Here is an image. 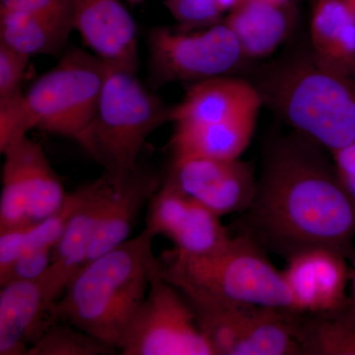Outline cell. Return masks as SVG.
Wrapping results in <instances>:
<instances>
[{
	"instance_id": "cb8c5ba5",
	"label": "cell",
	"mask_w": 355,
	"mask_h": 355,
	"mask_svg": "<svg viewBox=\"0 0 355 355\" xmlns=\"http://www.w3.org/2000/svg\"><path fill=\"white\" fill-rule=\"evenodd\" d=\"M114 347L64 322H51L27 355H107Z\"/></svg>"
},
{
	"instance_id": "4fadbf2b",
	"label": "cell",
	"mask_w": 355,
	"mask_h": 355,
	"mask_svg": "<svg viewBox=\"0 0 355 355\" xmlns=\"http://www.w3.org/2000/svg\"><path fill=\"white\" fill-rule=\"evenodd\" d=\"M111 189L112 181L107 174L83 186V200L53 248L50 268L42 275L51 307L87 263L91 243Z\"/></svg>"
},
{
	"instance_id": "ba28073f",
	"label": "cell",
	"mask_w": 355,
	"mask_h": 355,
	"mask_svg": "<svg viewBox=\"0 0 355 355\" xmlns=\"http://www.w3.org/2000/svg\"><path fill=\"white\" fill-rule=\"evenodd\" d=\"M147 44L149 77L156 87L230 76L247 60L225 22L198 31L153 28Z\"/></svg>"
},
{
	"instance_id": "83f0119b",
	"label": "cell",
	"mask_w": 355,
	"mask_h": 355,
	"mask_svg": "<svg viewBox=\"0 0 355 355\" xmlns=\"http://www.w3.org/2000/svg\"><path fill=\"white\" fill-rule=\"evenodd\" d=\"M30 58L0 43V99L23 92V77Z\"/></svg>"
},
{
	"instance_id": "d6a6232c",
	"label": "cell",
	"mask_w": 355,
	"mask_h": 355,
	"mask_svg": "<svg viewBox=\"0 0 355 355\" xmlns=\"http://www.w3.org/2000/svg\"><path fill=\"white\" fill-rule=\"evenodd\" d=\"M352 261V277H350V295L349 296V312L352 313V316L355 318V247L354 253L349 259Z\"/></svg>"
},
{
	"instance_id": "4316f807",
	"label": "cell",
	"mask_w": 355,
	"mask_h": 355,
	"mask_svg": "<svg viewBox=\"0 0 355 355\" xmlns=\"http://www.w3.org/2000/svg\"><path fill=\"white\" fill-rule=\"evenodd\" d=\"M33 130L25 92L0 99V153Z\"/></svg>"
},
{
	"instance_id": "8fae6325",
	"label": "cell",
	"mask_w": 355,
	"mask_h": 355,
	"mask_svg": "<svg viewBox=\"0 0 355 355\" xmlns=\"http://www.w3.org/2000/svg\"><path fill=\"white\" fill-rule=\"evenodd\" d=\"M220 218L166 179L149 202L146 228L171 239L179 253L205 256L232 238Z\"/></svg>"
},
{
	"instance_id": "484cf974",
	"label": "cell",
	"mask_w": 355,
	"mask_h": 355,
	"mask_svg": "<svg viewBox=\"0 0 355 355\" xmlns=\"http://www.w3.org/2000/svg\"><path fill=\"white\" fill-rule=\"evenodd\" d=\"M165 6L183 31L218 24L224 13L218 0H166Z\"/></svg>"
},
{
	"instance_id": "7402d4cb",
	"label": "cell",
	"mask_w": 355,
	"mask_h": 355,
	"mask_svg": "<svg viewBox=\"0 0 355 355\" xmlns=\"http://www.w3.org/2000/svg\"><path fill=\"white\" fill-rule=\"evenodd\" d=\"M72 30V21L0 10V43L30 57L62 53Z\"/></svg>"
},
{
	"instance_id": "e575fe53",
	"label": "cell",
	"mask_w": 355,
	"mask_h": 355,
	"mask_svg": "<svg viewBox=\"0 0 355 355\" xmlns=\"http://www.w3.org/2000/svg\"><path fill=\"white\" fill-rule=\"evenodd\" d=\"M350 6L352 7V10L354 11L355 13V0H349Z\"/></svg>"
},
{
	"instance_id": "836d02e7",
	"label": "cell",
	"mask_w": 355,
	"mask_h": 355,
	"mask_svg": "<svg viewBox=\"0 0 355 355\" xmlns=\"http://www.w3.org/2000/svg\"><path fill=\"white\" fill-rule=\"evenodd\" d=\"M241 1L242 0H218L219 4H220L222 10H223L224 12H225V11L232 10V9L237 6Z\"/></svg>"
},
{
	"instance_id": "1f68e13d",
	"label": "cell",
	"mask_w": 355,
	"mask_h": 355,
	"mask_svg": "<svg viewBox=\"0 0 355 355\" xmlns=\"http://www.w3.org/2000/svg\"><path fill=\"white\" fill-rule=\"evenodd\" d=\"M338 181L355 205V142L331 153Z\"/></svg>"
},
{
	"instance_id": "603a6c76",
	"label": "cell",
	"mask_w": 355,
	"mask_h": 355,
	"mask_svg": "<svg viewBox=\"0 0 355 355\" xmlns=\"http://www.w3.org/2000/svg\"><path fill=\"white\" fill-rule=\"evenodd\" d=\"M297 324L302 354L355 355V318L347 306L327 314L299 313Z\"/></svg>"
},
{
	"instance_id": "7a4b0ae2",
	"label": "cell",
	"mask_w": 355,
	"mask_h": 355,
	"mask_svg": "<svg viewBox=\"0 0 355 355\" xmlns=\"http://www.w3.org/2000/svg\"><path fill=\"white\" fill-rule=\"evenodd\" d=\"M155 237L144 228L137 237L86 263L51 305V321L72 324L120 349L159 270Z\"/></svg>"
},
{
	"instance_id": "5bb4252c",
	"label": "cell",
	"mask_w": 355,
	"mask_h": 355,
	"mask_svg": "<svg viewBox=\"0 0 355 355\" xmlns=\"http://www.w3.org/2000/svg\"><path fill=\"white\" fill-rule=\"evenodd\" d=\"M73 27L94 55L112 67L137 71V25L121 0H72Z\"/></svg>"
},
{
	"instance_id": "44dd1931",
	"label": "cell",
	"mask_w": 355,
	"mask_h": 355,
	"mask_svg": "<svg viewBox=\"0 0 355 355\" xmlns=\"http://www.w3.org/2000/svg\"><path fill=\"white\" fill-rule=\"evenodd\" d=\"M286 3L272 0H242L224 22L234 33L246 58L272 55L291 29Z\"/></svg>"
},
{
	"instance_id": "5b68a950",
	"label": "cell",
	"mask_w": 355,
	"mask_h": 355,
	"mask_svg": "<svg viewBox=\"0 0 355 355\" xmlns=\"http://www.w3.org/2000/svg\"><path fill=\"white\" fill-rule=\"evenodd\" d=\"M108 65L95 116L83 146L119 179L139 167V156L149 135L167 121L171 108L137 78V71Z\"/></svg>"
},
{
	"instance_id": "277c9868",
	"label": "cell",
	"mask_w": 355,
	"mask_h": 355,
	"mask_svg": "<svg viewBox=\"0 0 355 355\" xmlns=\"http://www.w3.org/2000/svg\"><path fill=\"white\" fill-rule=\"evenodd\" d=\"M266 252L251 235L243 233L205 256H188L174 249L165 252L158 258L159 270L186 298L294 311L284 275Z\"/></svg>"
},
{
	"instance_id": "d6986e66",
	"label": "cell",
	"mask_w": 355,
	"mask_h": 355,
	"mask_svg": "<svg viewBox=\"0 0 355 355\" xmlns=\"http://www.w3.org/2000/svg\"><path fill=\"white\" fill-rule=\"evenodd\" d=\"M310 37L315 58L355 83V13L349 0H318Z\"/></svg>"
},
{
	"instance_id": "e0dca14e",
	"label": "cell",
	"mask_w": 355,
	"mask_h": 355,
	"mask_svg": "<svg viewBox=\"0 0 355 355\" xmlns=\"http://www.w3.org/2000/svg\"><path fill=\"white\" fill-rule=\"evenodd\" d=\"M42 277L14 280L0 291V355H27L51 323Z\"/></svg>"
},
{
	"instance_id": "f546056e",
	"label": "cell",
	"mask_w": 355,
	"mask_h": 355,
	"mask_svg": "<svg viewBox=\"0 0 355 355\" xmlns=\"http://www.w3.org/2000/svg\"><path fill=\"white\" fill-rule=\"evenodd\" d=\"M0 10L32 14L73 22L72 0H0Z\"/></svg>"
},
{
	"instance_id": "d4e9b609",
	"label": "cell",
	"mask_w": 355,
	"mask_h": 355,
	"mask_svg": "<svg viewBox=\"0 0 355 355\" xmlns=\"http://www.w3.org/2000/svg\"><path fill=\"white\" fill-rule=\"evenodd\" d=\"M83 193V187H81L73 193H69L64 205L55 214L39 223L33 224L26 250L41 247L55 248L80 205Z\"/></svg>"
},
{
	"instance_id": "52a82bcc",
	"label": "cell",
	"mask_w": 355,
	"mask_h": 355,
	"mask_svg": "<svg viewBox=\"0 0 355 355\" xmlns=\"http://www.w3.org/2000/svg\"><path fill=\"white\" fill-rule=\"evenodd\" d=\"M186 299L216 355L302 354L297 312L211 299Z\"/></svg>"
},
{
	"instance_id": "ac0fdd59",
	"label": "cell",
	"mask_w": 355,
	"mask_h": 355,
	"mask_svg": "<svg viewBox=\"0 0 355 355\" xmlns=\"http://www.w3.org/2000/svg\"><path fill=\"white\" fill-rule=\"evenodd\" d=\"M2 154L3 167L16 176L29 200L32 223L43 221L64 205L67 193L39 144L26 135Z\"/></svg>"
},
{
	"instance_id": "f1b7e54d",
	"label": "cell",
	"mask_w": 355,
	"mask_h": 355,
	"mask_svg": "<svg viewBox=\"0 0 355 355\" xmlns=\"http://www.w3.org/2000/svg\"><path fill=\"white\" fill-rule=\"evenodd\" d=\"M53 248L41 247L26 250L19 260L14 263L11 270L0 284L14 280H33L39 279L49 270L53 261Z\"/></svg>"
},
{
	"instance_id": "8d00e7d4",
	"label": "cell",
	"mask_w": 355,
	"mask_h": 355,
	"mask_svg": "<svg viewBox=\"0 0 355 355\" xmlns=\"http://www.w3.org/2000/svg\"><path fill=\"white\" fill-rule=\"evenodd\" d=\"M130 2H135V3H137V2L141 1V0H130Z\"/></svg>"
},
{
	"instance_id": "9a60e30c",
	"label": "cell",
	"mask_w": 355,
	"mask_h": 355,
	"mask_svg": "<svg viewBox=\"0 0 355 355\" xmlns=\"http://www.w3.org/2000/svg\"><path fill=\"white\" fill-rule=\"evenodd\" d=\"M263 101L253 83L219 76L191 84L182 101L171 108L175 125H200L259 114Z\"/></svg>"
},
{
	"instance_id": "3957f363",
	"label": "cell",
	"mask_w": 355,
	"mask_h": 355,
	"mask_svg": "<svg viewBox=\"0 0 355 355\" xmlns=\"http://www.w3.org/2000/svg\"><path fill=\"white\" fill-rule=\"evenodd\" d=\"M254 85L263 104L324 150L355 142V83L324 67L312 51L270 65Z\"/></svg>"
},
{
	"instance_id": "ffe728a7",
	"label": "cell",
	"mask_w": 355,
	"mask_h": 355,
	"mask_svg": "<svg viewBox=\"0 0 355 355\" xmlns=\"http://www.w3.org/2000/svg\"><path fill=\"white\" fill-rule=\"evenodd\" d=\"M257 118L258 114H251L220 123L175 125L173 158H240L253 137Z\"/></svg>"
},
{
	"instance_id": "d590c367",
	"label": "cell",
	"mask_w": 355,
	"mask_h": 355,
	"mask_svg": "<svg viewBox=\"0 0 355 355\" xmlns=\"http://www.w3.org/2000/svg\"><path fill=\"white\" fill-rule=\"evenodd\" d=\"M273 2H277V3H286L287 0H272Z\"/></svg>"
},
{
	"instance_id": "30bf717a",
	"label": "cell",
	"mask_w": 355,
	"mask_h": 355,
	"mask_svg": "<svg viewBox=\"0 0 355 355\" xmlns=\"http://www.w3.org/2000/svg\"><path fill=\"white\" fill-rule=\"evenodd\" d=\"M167 179L219 217L244 214L258 184L251 164L241 158L172 157Z\"/></svg>"
},
{
	"instance_id": "9c48e42d",
	"label": "cell",
	"mask_w": 355,
	"mask_h": 355,
	"mask_svg": "<svg viewBox=\"0 0 355 355\" xmlns=\"http://www.w3.org/2000/svg\"><path fill=\"white\" fill-rule=\"evenodd\" d=\"M119 349L123 355H216L190 303L160 270Z\"/></svg>"
},
{
	"instance_id": "7c38bea8",
	"label": "cell",
	"mask_w": 355,
	"mask_h": 355,
	"mask_svg": "<svg viewBox=\"0 0 355 355\" xmlns=\"http://www.w3.org/2000/svg\"><path fill=\"white\" fill-rule=\"evenodd\" d=\"M286 260L282 272L295 312L327 314L349 304L347 291L352 268L347 257L327 248H312Z\"/></svg>"
},
{
	"instance_id": "4dcf8cb0",
	"label": "cell",
	"mask_w": 355,
	"mask_h": 355,
	"mask_svg": "<svg viewBox=\"0 0 355 355\" xmlns=\"http://www.w3.org/2000/svg\"><path fill=\"white\" fill-rule=\"evenodd\" d=\"M32 226L33 224H28L0 230V280L6 277L24 254Z\"/></svg>"
},
{
	"instance_id": "8992f818",
	"label": "cell",
	"mask_w": 355,
	"mask_h": 355,
	"mask_svg": "<svg viewBox=\"0 0 355 355\" xmlns=\"http://www.w3.org/2000/svg\"><path fill=\"white\" fill-rule=\"evenodd\" d=\"M108 65L94 53L69 49L25 92L33 128L83 146L94 119Z\"/></svg>"
},
{
	"instance_id": "2e32d148",
	"label": "cell",
	"mask_w": 355,
	"mask_h": 355,
	"mask_svg": "<svg viewBox=\"0 0 355 355\" xmlns=\"http://www.w3.org/2000/svg\"><path fill=\"white\" fill-rule=\"evenodd\" d=\"M110 179L111 191L91 243L87 263L130 239L140 212L162 184L156 173L139 166L119 179Z\"/></svg>"
},
{
	"instance_id": "6da1fadb",
	"label": "cell",
	"mask_w": 355,
	"mask_h": 355,
	"mask_svg": "<svg viewBox=\"0 0 355 355\" xmlns=\"http://www.w3.org/2000/svg\"><path fill=\"white\" fill-rule=\"evenodd\" d=\"M323 150L298 133L268 149L256 195L243 214L244 233L266 251L286 259L312 248L349 260L354 253L355 205Z\"/></svg>"
}]
</instances>
